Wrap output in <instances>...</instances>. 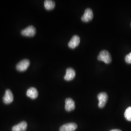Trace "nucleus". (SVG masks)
<instances>
[{"label": "nucleus", "mask_w": 131, "mask_h": 131, "mask_svg": "<svg viewBox=\"0 0 131 131\" xmlns=\"http://www.w3.org/2000/svg\"><path fill=\"white\" fill-rule=\"evenodd\" d=\"M30 64V61L28 59H24L20 62L16 66L17 70L20 72H24L27 70L28 67Z\"/></svg>", "instance_id": "7ed1b4c3"}, {"label": "nucleus", "mask_w": 131, "mask_h": 131, "mask_svg": "<svg viewBox=\"0 0 131 131\" xmlns=\"http://www.w3.org/2000/svg\"><path fill=\"white\" fill-rule=\"evenodd\" d=\"M74 101L71 98L66 99L65 101V109L68 112H70L75 109Z\"/></svg>", "instance_id": "1a4fd4ad"}, {"label": "nucleus", "mask_w": 131, "mask_h": 131, "mask_svg": "<svg viewBox=\"0 0 131 131\" xmlns=\"http://www.w3.org/2000/svg\"><path fill=\"white\" fill-rule=\"evenodd\" d=\"M14 100V97L12 92L9 89H7L5 91V95L3 97V102L5 104H8L11 103Z\"/></svg>", "instance_id": "423d86ee"}, {"label": "nucleus", "mask_w": 131, "mask_h": 131, "mask_svg": "<svg viewBox=\"0 0 131 131\" xmlns=\"http://www.w3.org/2000/svg\"><path fill=\"white\" fill-rule=\"evenodd\" d=\"M97 97L99 100V107L100 108L104 107L107 101V94L105 92H101L99 94Z\"/></svg>", "instance_id": "20e7f679"}, {"label": "nucleus", "mask_w": 131, "mask_h": 131, "mask_svg": "<svg viewBox=\"0 0 131 131\" xmlns=\"http://www.w3.org/2000/svg\"><path fill=\"white\" fill-rule=\"evenodd\" d=\"M93 18V13L91 9L87 8L85 10L84 14L81 18L83 21L85 23L89 22Z\"/></svg>", "instance_id": "39448f33"}, {"label": "nucleus", "mask_w": 131, "mask_h": 131, "mask_svg": "<svg viewBox=\"0 0 131 131\" xmlns=\"http://www.w3.org/2000/svg\"><path fill=\"white\" fill-rule=\"evenodd\" d=\"M110 131H122L121 130H119V129H114V130H111Z\"/></svg>", "instance_id": "dca6fc26"}, {"label": "nucleus", "mask_w": 131, "mask_h": 131, "mask_svg": "<svg viewBox=\"0 0 131 131\" xmlns=\"http://www.w3.org/2000/svg\"><path fill=\"white\" fill-rule=\"evenodd\" d=\"M36 33V28L32 25L29 26L27 28H25L21 31V34L28 37H33Z\"/></svg>", "instance_id": "f03ea898"}, {"label": "nucleus", "mask_w": 131, "mask_h": 131, "mask_svg": "<svg viewBox=\"0 0 131 131\" xmlns=\"http://www.w3.org/2000/svg\"><path fill=\"white\" fill-rule=\"evenodd\" d=\"M27 124L25 122H22L12 127V131H25L27 129Z\"/></svg>", "instance_id": "9b49d317"}, {"label": "nucleus", "mask_w": 131, "mask_h": 131, "mask_svg": "<svg viewBox=\"0 0 131 131\" xmlns=\"http://www.w3.org/2000/svg\"><path fill=\"white\" fill-rule=\"evenodd\" d=\"M44 7L47 10H51L55 7L56 4L54 2L51 0H46L44 2Z\"/></svg>", "instance_id": "ddd939ff"}, {"label": "nucleus", "mask_w": 131, "mask_h": 131, "mask_svg": "<svg viewBox=\"0 0 131 131\" xmlns=\"http://www.w3.org/2000/svg\"><path fill=\"white\" fill-rule=\"evenodd\" d=\"M80 42V38L79 37L75 35L70 39V42L68 43V46L71 49H75L78 46Z\"/></svg>", "instance_id": "9d476101"}, {"label": "nucleus", "mask_w": 131, "mask_h": 131, "mask_svg": "<svg viewBox=\"0 0 131 131\" xmlns=\"http://www.w3.org/2000/svg\"><path fill=\"white\" fill-rule=\"evenodd\" d=\"M98 59L100 61H103L105 64H108L112 61V58L110 53L106 50H103L100 52Z\"/></svg>", "instance_id": "f257e3e1"}, {"label": "nucleus", "mask_w": 131, "mask_h": 131, "mask_svg": "<svg viewBox=\"0 0 131 131\" xmlns=\"http://www.w3.org/2000/svg\"><path fill=\"white\" fill-rule=\"evenodd\" d=\"M77 128V125L75 123H68L61 126L59 131H74Z\"/></svg>", "instance_id": "6e6552de"}, {"label": "nucleus", "mask_w": 131, "mask_h": 131, "mask_svg": "<svg viewBox=\"0 0 131 131\" xmlns=\"http://www.w3.org/2000/svg\"><path fill=\"white\" fill-rule=\"evenodd\" d=\"M76 73L75 71L72 68H69L66 70L64 79L67 81H70L75 78Z\"/></svg>", "instance_id": "0eeeda50"}, {"label": "nucleus", "mask_w": 131, "mask_h": 131, "mask_svg": "<svg viewBox=\"0 0 131 131\" xmlns=\"http://www.w3.org/2000/svg\"><path fill=\"white\" fill-rule=\"evenodd\" d=\"M124 117L127 121L131 122V106L126 109L124 112Z\"/></svg>", "instance_id": "4468645a"}, {"label": "nucleus", "mask_w": 131, "mask_h": 131, "mask_svg": "<svg viewBox=\"0 0 131 131\" xmlns=\"http://www.w3.org/2000/svg\"><path fill=\"white\" fill-rule=\"evenodd\" d=\"M125 60L127 63L131 64V52L128 54L125 57Z\"/></svg>", "instance_id": "2eb2a0df"}, {"label": "nucleus", "mask_w": 131, "mask_h": 131, "mask_svg": "<svg viewBox=\"0 0 131 131\" xmlns=\"http://www.w3.org/2000/svg\"><path fill=\"white\" fill-rule=\"evenodd\" d=\"M26 95L32 99H35L38 97V90L35 88H30L27 90Z\"/></svg>", "instance_id": "f8f14e48"}]
</instances>
